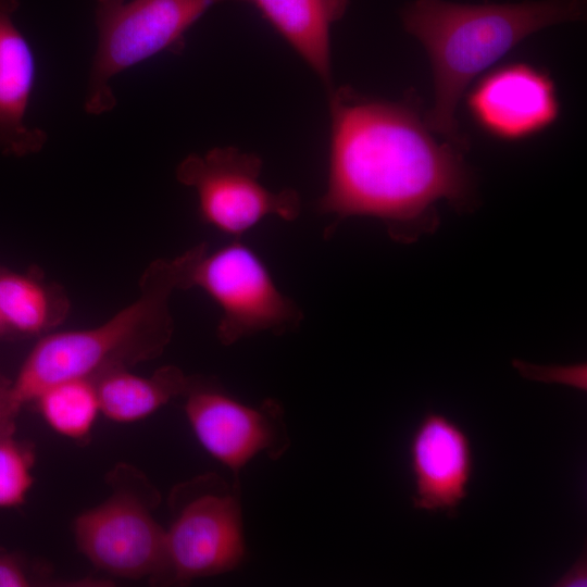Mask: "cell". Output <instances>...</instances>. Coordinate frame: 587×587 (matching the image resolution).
Segmentation results:
<instances>
[{
	"instance_id": "1",
	"label": "cell",
	"mask_w": 587,
	"mask_h": 587,
	"mask_svg": "<svg viewBox=\"0 0 587 587\" xmlns=\"http://www.w3.org/2000/svg\"><path fill=\"white\" fill-rule=\"evenodd\" d=\"M330 114L327 188L317 203L333 218L326 238L344 220L369 216L409 241L434 228L437 202L471 205L473 178L461 149L439 141L414 108L342 88L332 93Z\"/></svg>"
},
{
	"instance_id": "2",
	"label": "cell",
	"mask_w": 587,
	"mask_h": 587,
	"mask_svg": "<svg viewBox=\"0 0 587 587\" xmlns=\"http://www.w3.org/2000/svg\"><path fill=\"white\" fill-rule=\"evenodd\" d=\"M586 0L459 3L414 0L400 16L425 48L433 70L434 104L424 120L438 136L466 147L455 116L470 83L528 36L586 16Z\"/></svg>"
},
{
	"instance_id": "3",
	"label": "cell",
	"mask_w": 587,
	"mask_h": 587,
	"mask_svg": "<svg viewBox=\"0 0 587 587\" xmlns=\"http://www.w3.org/2000/svg\"><path fill=\"white\" fill-rule=\"evenodd\" d=\"M208 251L200 242L172 259H157L143 271L139 295L102 324L88 329L50 333L40 338L11 382L9 407L14 416L48 386L88 378L160 357L173 330L172 294L188 289L195 263Z\"/></svg>"
},
{
	"instance_id": "4",
	"label": "cell",
	"mask_w": 587,
	"mask_h": 587,
	"mask_svg": "<svg viewBox=\"0 0 587 587\" xmlns=\"http://www.w3.org/2000/svg\"><path fill=\"white\" fill-rule=\"evenodd\" d=\"M164 528L163 562L153 584L186 585L236 570L246 555L238 482L205 473L175 486Z\"/></svg>"
},
{
	"instance_id": "5",
	"label": "cell",
	"mask_w": 587,
	"mask_h": 587,
	"mask_svg": "<svg viewBox=\"0 0 587 587\" xmlns=\"http://www.w3.org/2000/svg\"><path fill=\"white\" fill-rule=\"evenodd\" d=\"M107 482L110 495L75 517V544L93 566L111 576L154 583L164 548V528L154 516L160 494L127 463L112 469Z\"/></svg>"
},
{
	"instance_id": "6",
	"label": "cell",
	"mask_w": 587,
	"mask_h": 587,
	"mask_svg": "<svg viewBox=\"0 0 587 587\" xmlns=\"http://www.w3.org/2000/svg\"><path fill=\"white\" fill-rule=\"evenodd\" d=\"M229 0H95L98 39L84 110L116 105L111 80L163 51L180 48L187 30L213 5Z\"/></svg>"
},
{
	"instance_id": "7",
	"label": "cell",
	"mask_w": 587,
	"mask_h": 587,
	"mask_svg": "<svg viewBox=\"0 0 587 587\" xmlns=\"http://www.w3.org/2000/svg\"><path fill=\"white\" fill-rule=\"evenodd\" d=\"M197 287L221 308L216 336L224 346L259 334L284 335L303 321L298 304L283 294L262 259L239 238L210 253L193 265L188 289Z\"/></svg>"
},
{
	"instance_id": "8",
	"label": "cell",
	"mask_w": 587,
	"mask_h": 587,
	"mask_svg": "<svg viewBox=\"0 0 587 587\" xmlns=\"http://www.w3.org/2000/svg\"><path fill=\"white\" fill-rule=\"evenodd\" d=\"M261 168L257 154L214 148L203 155L186 157L176 168V178L196 191L201 220L235 239L267 216L294 221L300 214L297 191H271L260 182Z\"/></svg>"
},
{
	"instance_id": "9",
	"label": "cell",
	"mask_w": 587,
	"mask_h": 587,
	"mask_svg": "<svg viewBox=\"0 0 587 587\" xmlns=\"http://www.w3.org/2000/svg\"><path fill=\"white\" fill-rule=\"evenodd\" d=\"M184 411L201 447L216 461L239 472L257 455L282 458L290 447L285 411L275 399L246 404L215 379L190 376Z\"/></svg>"
},
{
	"instance_id": "10",
	"label": "cell",
	"mask_w": 587,
	"mask_h": 587,
	"mask_svg": "<svg viewBox=\"0 0 587 587\" xmlns=\"http://www.w3.org/2000/svg\"><path fill=\"white\" fill-rule=\"evenodd\" d=\"M467 107L488 134L505 140L534 135L559 115V101L549 75L526 63L492 70L467 95Z\"/></svg>"
},
{
	"instance_id": "11",
	"label": "cell",
	"mask_w": 587,
	"mask_h": 587,
	"mask_svg": "<svg viewBox=\"0 0 587 587\" xmlns=\"http://www.w3.org/2000/svg\"><path fill=\"white\" fill-rule=\"evenodd\" d=\"M415 509L455 513L467 495L473 451L466 432L447 415L425 413L410 438Z\"/></svg>"
},
{
	"instance_id": "12",
	"label": "cell",
	"mask_w": 587,
	"mask_h": 587,
	"mask_svg": "<svg viewBox=\"0 0 587 587\" xmlns=\"http://www.w3.org/2000/svg\"><path fill=\"white\" fill-rule=\"evenodd\" d=\"M18 0H0V151L26 157L39 152L48 134L25 122L37 66L30 43L15 25Z\"/></svg>"
},
{
	"instance_id": "13",
	"label": "cell",
	"mask_w": 587,
	"mask_h": 587,
	"mask_svg": "<svg viewBox=\"0 0 587 587\" xmlns=\"http://www.w3.org/2000/svg\"><path fill=\"white\" fill-rule=\"evenodd\" d=\"M252 3L322 82L332 85L330 28L349 0H245Z\"/></svg>"
},
{
	"instance_id": "14",
	"label": "cell",
	"mask_w": 587,
	"mask_h": 587,
	"mask_svg": "<svg viewBox=\"0 0 587 587\" xmlns=\"http://www.w3.org/2000/svg\"><path fill=\"white\" fill-rule=\"evenodd\" d=\"M190 376L176 365H164L149 376L128 369L108 372L95 383L100 412L116 423H134L148 417L171 400L183 397Z\"/></svg>"
},
{
	"instance_id": "15",
	"label": "cell",
	"mask_w": 587,
	"mask_h": 587,
	"mask_svg": "<svg viewBox=\"0 0 587 587\" xmlns=\"http://www.w3.org/2000/svg\"><path fill=\"white\" fill-rule=\"evenodd\" d=\"M71 309L64 288L38 273L0 270V319L9 333L40 335L60 326Z\"/></svg>"
},
{
	"instance_id": "16",
	"label": "cell",
	"mask_w": 587,
	"mask_h": 587,
	"mask_svg": "<svg viewBox=\"0 0 587 587\" xmlns=\"http://www.w3.org/2000/svg\"><path fill=\"white\" fill-rule=\"evenodd\" d=\"M33 402L51 429L76 440L90 434L100 413L96 383L88 378L50 385Z\"/></svg>"
},
{
	"instance_id": "17",
	"label": "cell",
	"mask_w": 587,
	"mask_h": 587,
	"mask_svg": "<svg viewBox=\"0 0 587 587\" xmlns=\"http://www.w3.org/2000/svg\"><path fill=\"white\" fill-rule=\"evenodd\" d=\"M35 451L15 436V426L0 430V509L25 503L34 484Z\"/></svg>"
},
{
	"instance_id": "18",
	"label": "cell",
	"mask_w": 587,
	"mask_h": 587,
	"mask_svg": "<svg viewBox=\"0 0 587 587\" xmlns=\"http://www.w3.org/2000/svg\"><path fill=\"white\" fill-rule=\"evenodd\" d=\"M109 583L107 579H58L47 565L0 549V587L109 586Z\"/></svg>"
},
{
	"instance_id": "19",
	"label": "cell",
	"mask_w": 587,
	"mask_h": 587,
	"mask_svg": "<svg viewBox=\"0 0 587 587\" xmlns=\"http://www.w3.org/2000/svg\"><path fill=\"white\" fill-rule=\"evenodd\" d=\"M586 554H582L575 563L564 573L554 586H586L587 580Z\"/></svg>"
},
{
	"instance_id": "20",
	"label": "cell",
	"mask_w": 587,
	"mask_h": 587,
	"mask_svg": "<svg viewBox=\"0 0 587 587\" xmlns=\"http://www.w3.org/2000/svg\"><path fill=\"white\" fill-rule=\"evenodd\" d=\"M11 382L12 380L0 371V430L10 426H15L16 417L11 413L9 407Z\"/></svg>"
},
{
	"instance_id": "21",
	"label": "cell",
	"mask_w": 587,
	"mask_h": 587,
	"mask_svg": "<svg viewBox=\"0 0 587 587\" xmlns=\"http://www.w3.org/2000/svg\"><path fill=\"white\" fill-rule=\"evenodd\" d=\"M10 334L9 330L7 329V327L4 326V324L2 323L1 319H0V336H5Z\"/></svg>"
}]
</instances>
